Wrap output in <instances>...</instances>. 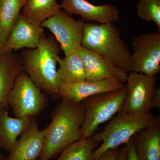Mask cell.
<instances>
[{
  "label": "cell",
  "instance_id": "cell-14",
  "mask_svg": "<svg viewBox=\"0 0 160 160\" xmlns=\"http://www.w3.org/2000/svg\"><path fill=\"white\" fill-rule=\"evenodd\" d=\"M60 5L65 11L80 16L85 22L115 23L120 18L119 9L109 4L96 6L86 0H62Z\"/></svg>",
  "mask_w": 160,
  "mask_h": 160
},
{
  "label": "cell",
  "instance_id": "cell-7",
  "mask_svg": "<svg viewBox=\"0 0 160 160\" xmlns=\"http://www.w3.org/2000/svg\"><path fill=\"white\" fill-rule=\"evenodd\" d=\"M130 72L155 76L160 72V29L135 37L131 42Z\"/></svg>",
  "mask_w": 160,
  "mask_h": 160
},
{
  "label": "cell",
  "instance_id": "cell-6",
  "mask_svg": "<svg viewBox=\"0 0 160 160\" xmlns=\"http://www.w3.org/2000/svg\"><path fill=\"white\" fill-rule=\"evenodd\" d=\"M9 106L16 118L37 116L48 106V96L23 71L19 75L9 96Z\"/></svg>",
  "mask_w": 160,
  "mask_h": 160
},
{
  "label": "cell",
  "instance_id": "cell-2",
  "mask_svg": "<svg viewBox=\"0 0 160 160\" xmlns=\"http://www.w3.org/2000/svg\"><path fill=\"white\" fill-rule=\"evenodd\" d=\"M62 50L56 40L45 35L37 48L24 50L20 56L24 71L37 86L54 101L59 99L58 91L62 84L57 69Z\"/></svg>",
  "mask_w": 160,
  "mask_h": 160
},
{
  "label": "cell",
  "instance_id": "cell-9",
  "mask_svg": "<svg viewBox=\"0 0 160 160\" xmlns=\"http://www.w3.org/2000/svg\"><path fill=\"white\" fill-rule=\"evenodd\" d=\"M126 82L127 96L120 112L130 114L150 112L152 96L156 87V76L149 77L130 72Z\"/></svg>",
  "mask_w": 160,
  "mask_h": 160
},
{
  "label": "cell",
  "instance_id": "cell-4",
  "mask_svg": "<svg viewBox=\"0 0 160 160\" xmlns=\"http://www.w3.org/2000/svg\"><path fill=\"white\" fill-rule=\"evenodd\" d=\"M118 114L102 131L92 136L97 142L102 144L93 151L92 160L98 158L108 150L126 144L138 132L151 125L158 118L150 112L130 114L120 112Z\"/></svg>",
  "mask_w": 160,
  "mask_h": 160
},
{
  "label": "cell",
  "instance_id": "cell-21",
  "mask_svg": "<svg viewBox=\"0 0 160 160\" xmlns=\"http://www.w3.org/2000/svg\"><path fill=\"white\" fill-rule=\"evenodd\" d=\"M99 144L92 136L80 138L66 147L56 160H92Z\"/></svg>",
  "mask_w": 160,
  "mask_h": 160
},
{
  "label": "cell",
  "instance_id": "cell-25",
  "mask_svg": "<svg viewBox=\"0 0 160 160\" xmlns=\"http://www.w3.org/2000/svg\"><path fill=\"white\" fill-rule=\"evenodd\" d=\"M152 108H160V88L159 86H157L155 88L153 94L151 98Z\"/></svg>",
  "mask_w": 160,
  "mask_h": 160
},
{
  "label": "cell",
  "instance_id": "cell-23",
  "mask_svg": "<svg viewBox=\"0 0 160 160\" xmlns=\"http://www.w3.org/2000/svg\"><path fill=\"white\" fill-rule=\"evenodd\" d=\"M120 150L121 149L119 148L110 149L94 160H118L119 156Z\"/></svg>",
  "mask_w": 160,
  "mask_h": 160
},
{
  "label": "cell",
  "instance_id": "cell-19",
  "mask_svg": "<svg viewBox=\"0 0 160 160\" xmlns=\"http://www.w3.org/2000/svg\"><path fill=\"white\" fill-rule=\"evenodd\" d=\"M58 74L61 83H71L86 80V72L82 60L76 52L58 59Z\"/></svg>",
  "mask_w": 160,
  "mask_h": 160
},
{
  "label": "cell",
  "instance_id": "cell-1",
  "mask_svg": "<svg viewBox=\"0 0 160 160\" xmlns=\"http://www.w3.org/2000/svg\"><path fill=\"white\" fill-rule=\"evenodd\" d=\"M50 114L51 122L45 129V142L38 160H49L81 138L85 114L84 102L75 103L65 98Z\"/></svg>",
  "mask_w": 160,
  "mask_h": 160
},
{
  "label": "cell",
  "instance_id": "cell-10",
  "mask_svg": "<svg viewBox=\"0 0 160 160\" xmlns=\"http://www.w3.org/2000/svg\"><path fill=\"white\" fill-rule=\"evenodd\" d=\"M76 52L84 65L86 81L96 82L114 79L123 84L126 82L128 73L119 69L107 58L81 46Z\"/></svg>",
  "mask_w": 160,
  "mask_h": 160
},
{
  "label": "cell",
  "instance_id": "cell-13",
  "mask_svg": "<svg viewBox=\"0 0 160 160\" xmlns=\"http://www.w3.org/2000/svg\"><path fill=\"white\" fill-rule=\"evenodd\" d=\"M45 35L43 28L20 13L12 30L4 43V53L23 48L35 49Z\"/></svg>",
  "mask_w": 160,
  "mask_h": 160
},
{
  "label": "cell",
  "instance_id": "cell-18",
  "mask_svg": "<svg viewBox=\"0 0 160 160\" xmlns=\"http://www.w3.org/2000/svg\"><path fill=\"white\" fill-rule=\"evenodd\" d=\"M26 0H0V43H4L25 5Z\"/></svg>",
  "mask_w": 160,
  "mask_h": 160
},
{
  "label": "cell",
  "instance_id": "cell-11",
  "mask_svg": "<svg viewBox=\"0 0 160 160\" xmlns=\"http://www.w3.org/2000/svg\"><path fill=\"white\" fill-rule=\"evenodd\" d=\"M124 84L114 79L96 82L86 80L75 82L62 83L59 88L58 96L75 103L82 102L96 95L118 91L125 87Z\"/></svg>",
  "mask_w": 160,
  "mask_h": 160
},
{
  "label": "cell",
  "instance_id": "cell-15",
  "mask_svg": "<svg viewBox=\"0 0 160 160\" xmlns=\"http://www.w3.org/2000/svg\"><path fill=\"white\" fill-rule=\"evenodd\" d=\"M23 71L21 57L11 52L0 58V109H10L9 96L16 80Z\"/></svg>",
  "mask_w": 160,
  "mask_h": 160
},
{
  "label": "cell",
  "instance_id": "cell-22",
  "mask_svg": "<svg viewBox=\"0 0 160 160\" xmlns=\"http://www.w3.org/2000/svg\"><path fill=\"white\" fill-rule=\"evenodd\" d=\"M137 14L142 20L154 23L160 29V0H140Z\"/></svg>",
  "mask_w": 160,
  "mask_h": 160
},
{
  "label": "cell",
  "instance_id": "cell-12",
  "mask_svg": "<svg viewBox=\"0 0 160 160\" xmlns=\"http://www.w3.org/2000/svg\"><path fill=\"white\" fill-rule=\"evenodd\" d=\"M45 134V129L40 130L35 118H32L6 160L39 159L44 148Z\"/></svg>",
  "mask_w": 160,
  "mask_h": 160
},
{
  "label": "cell",
  "instance_id": "cell-16",
  "mask_svg": "<svg viewBox=\"0 0 160 160\" xmlns=\"http://www.w3.org/2000/svg\"><path fill=\"white\" fill-rule=\"evenodd\" d=\"M139 160H160V118L132 137Z\"/></svg>",
  "mask_w": 160,
  "mask_h": 160
},
{
  "label": "cell",
  "instance_id": "cell-5",
  "mask_svg": "<svg viewBox=\"0 0 160 160\" xmlns=\"http://www.w3.org/2000/svg\"><path fill=\"white\" fill-rule=\"evenodd\" d=\"M127 94L125 87L118 91L96 95L83 101L85 114L81 138L92 136L100 125L119 112Z\"/></svg>",
  "mask_w": 160,
  "mask_h": 160
},
{
  "label": "cell",
  "instance_id": "cell-24",
  "mask_svg": "<svg viewBox=\"0 0 160 160\" xmlns=\"http://www.w3.org/2000/svg\"><path fill=\"white\" fill-rule=\"evenodd\" d=\"M125 144H126L125 146L127 149V153H128V160H139L136 153L133 138H132Z\"/></svg>",
  "mask_w": 160,
  "mask_h": 160
},
{
  "label": "cell",
  "instance_id": "cell-8",
  "mask_svg": "<svg viewBox=\"0 0 160 160\" xmlns=\"http://www.w3.org/2000/svg\"><path fill=\"white\" fill-rule=\"evenodd\" d=\"M86 22L76 20L69 13L60 9L41 24L54 34L65 56L73 53L81 46Z\"/></svg>",
  "mask_w": 160,
  "mask_h": 160
},
{
  "label": "cell",
  "instance_id": "cell-17",
  "mask_svg": "<svg viewBox=\"0 0 160 160\" xmlns=\"http://www.w3.org/2000/svg\"><path fill=\"white\" fill-rule=\"evenodd\" d=\"M32 117L12 118L8 110L0 109V148L10 153Z\"/></svg>",
  "mask_w": 160,
  "mask_h": 160
},
{
  "label": "cell",
  "instance_id": "cell-26",
  "mask_svg": "<svg viewBox=\"0 0 160 160\" xmlns=\"http://www.w3.org/2000/svg\"><path fill=\"white\" fill-rule=\"evenodd\" d=\"M118 160H128V153L126 146L120 150L119 156Z\"/></svg>",
  "mask_w": 160,
  "mask_h": 160
},
{
  "label": "cell",
  "instance_id": "cell-27",
  "mask_svg": "<svg viewBox=\"0 0 160 160\" xmlns=\"http://www.w3.org/2000/svg\"><path fill=\"white\" fill-rule=\"evenodd\" d=\"M4 51H3V45L0 43V58L3 54H4Z\"/></svg>",
  "mask_w": 160,
  "mask_h": 160
},
{
  "label": "cell",
  "instance_id": "cell-28",
  "mask_svg": "<svg viewBox=\"0 0 160 160\" xmlns=\"http://www.w3.org/2000/svg\"><path fill=\"white\" fill-rule=\"evenodd\" d=\"M0 160H6V158L0 153Z\"/></svg>",
  "mask_w": 160,
  "mask_h": 160
},
{
  "label": "cell",
  "instance_id": "cell-3",
  "mask_svg": "<svg viewBox=\"0 0 160 160\" xmlns=\"http://www.w3.org/2000/svg\"><path fill=\"white\" fill-rule=\"evenodd\" d=\"M81 46L107 58L127 73L130 72L131 52L114 23H86Z\"/></svg>",
  "mask_w": 160,
  "mask_h": 160
},
{
  "label": "cell",
  "instance_id": "cell-20",
  "mask_svg": "<svg viewBox=\"0 0 160 160\" xmlns=\"http://www.w3.org/2000/svg\"><path fill=\"white\" fill-rule=\"evenodd\" d=\"M22 14L26 18L38 25L59 11L61 5L57 0H26Z\"/></svg>",
  "mask_w": 160,
  "mask_h": 160
}]
</instances>
